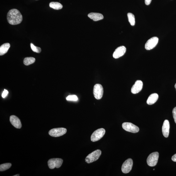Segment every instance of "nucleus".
<instances>
[{
	"label": "nucleus",
	"mask_w": 176,
	"mask_h": 176,
	"mask_svg": "<svg viewBox=\"0 0 176 176\" xmlns=\"http://www.w3.org/2000/svg\"><path fill=\"white\" fill-rule=\"evenodd\" d=\"M158 98V95L157 93H153L149 97L147 101V104L151 105L154 104L157 101Z\"/></svg>",
	"instance_id": "nucleus-16"
},
{
	"label": "nucleus",
	"mask_w": 176,
	"mask_h": 176,
	"mask_svg": "<svg viewBox=\"0 0 176 176\" xmlns=\"http://www.w3.org/2000/svg\"><path fill=\"white\" fill-rule=\"evenodd\" d=\"M67 131V129L64 128H55L51 129L49 131V134L51 136L58 137L64 135Z\"/></svg>",
	"instance_id": "nucleus-8"
},
{
	"label": "nucleus",
	"mask_w": 176,
	"mask_h": 176,
	"mask_svg": "<svg viewBox=\"0 0 176 176\" xmlns=\"http://www.w3.org/2000/svg\"><path fill=\"white\" fill-rule=\"evenodd\" d=\"M12 164L10 163H6L0 165V171H4L9 169L11 167Z\"/></svg>",
	"instance_id": "nucleus-21"
},
{
	"label": "nucleus",
	"mask_w": 176,
	"mask_h": 176,
	"mask_svg": "<svg viewBox=\"0 0 176 176\" xmlns=\"http://www.w3.org/2000/svg\"><path fill=\"white\" fill-rule=\"evenodd\" d=\"M172 160L173 161L176 162V154L172 156Z\"/></svg>",
	"instance_id": "nucleus-27"
},
{
	"label": "nucleus",
	"mask_w": 176,
	"mask_h": 176,
	"mask_svg": "<svg viewBox=\"0 0 176 176\" xmlns=\"http://www.w3.org/2000/svg\"><path fill=\"white\" fill-rule=\"evenodd\" d=\"M88 16L89 18L95 21L101 20L104 18L102 14L98 13H90L88 15Z\"/></svg>",
	"instance_id": "nucleus-15"
},
{
	"label": "nucleus",
	"mask_w": 176,
	"mask_h": 176,
	"mask_svg": "<svg viewBox=\"0 0 176 176\" xmlns=\"http://www.w3.org/2000/svg\"><path fill=\"white\" fill-rule=\"evenodd\" d=\"M19 176V175H14V176Z\"/></svg>",
	"instance_id": "nucleus-28"
},
{
	"label": "nucleus",
	"mask_w": 176,
	"mask_h": 176,
	"mask_svg": "<svg viewBox=\"0 0 176 176\" xmlns=\"http://www.w3.org/2000/svg\"><path fill=\"white\" fill-rule=\"evenodd\" d=\"M51 8L59 10L62 8V5L58 2H52L49 4Z\"/></svg>",
	"instance_id": "nucleus-18"
},
{
	"label": "nucleus",
	"mask_w": 176,
	"mask_h": 176,
	"mask_svg": "<svg viewBox=\"0 0 176 176\" xmlns=\"http://www.w3.org/2000/svg\"><path fill=\"white\" fill-rule=\"evenodd\" d=\"M158 41V38L154 37L151 38L147 41L145 45L146 50H150L155 48L157 45Z\"/></svg>",
	"instance_id": "nucleus-10"
},
{
	"label": "nucleus",
	"mask_w": 176,
	"mask_h": 176,
	"mask_svg": "<svg viewBox=\"0 0 176 176\" xmlns=\"http://www.w3.org/2000/svg\"><path fill=\"white\" fill-rule=\"evenodd\" d=\"M106 133V130L103 128H101L95 131L92 134L91 140L92 141H98L103 137Z\"/></svg>",
	"instance_id": "nucleus-5"
},
{
	"label": "nucleus",
	"mask_w": 176,
	"mask_h": 176,
	"mask_svg": "<svg viewBox=\"0 0 176 176\" xmlns=\"http://www.w3.org/2000/svg\"><path fill=\"white\" fill-rule=\"evenodd\" d=\"M102 151L97 150L89 154L85 159V161L88 163H90L96 161L101 156Z\"/></svg>",
	"instance_id": "nucleus-2"
},
{
	"label": "nucleus",
	"mask_w": 176,
	"mask_h": 176,
	"mask_svg": "<svg viewBox=\"0 0 176 176\" xmlns=\"http://www.w3.org/2000/svg\"><path fill=\"white\" fill-rule=\"evenodd\" d=\"M133 164V160L131 158H129L123 163L121 168L122 172L127 173L130 172L132 169Z\"/></svg>",
	"instance_id": "nucleus-9"
},
{
	"label": "nucleus",
	"mask_w": 176,
	"mask_h": 176,
	"mask_svg": "<svg viewBox=\"0 0 176 176\" xmlns=\"http://www.w3.org/2000/svg\"><path fill=\"white\" fill-rule=\"evenodd\" d=\"M143 87V82L141 80H137L131 88V92L133 94L138 93L141 91Z\"/></svg>",
	"instance_id": "nucleus-11"
},
{
	"label": "nucleus",
	"mask_w": 176,
	"mask_h": 176,
	"mask_svg": "<svg viewBox=\"0 0 176 176\" xmlns=\"http://www.w3.org/2000/svg\"><path fill=\"white\" fill-rule=\"evenodd\" d=\"M175 89H176V84H175Z\"/></svg>",
	"instance_id": "nucleus-29"
},
{
	"label": "nucleus",
	"mask_w": 176,
	"mask_h": 176,
	"mask_svg": "<svg viewBox=\"0 0 176 176\" xmlns=\"http://www.w3.org/2000/svg\"><path fill=\"white\" fill-rule=\"evenodd\" d=\"M152 0H145V3L147 5H148L151 3Z\"/></svg>",
	"instance_id": "nucleus-26"
},
{
	"label": "nucleus",
	"mask_w": 176,
	"mask_h": 176,
	"mask_svg": "<svg viewBox=\"0 0 176 176\" xmlns=\"http://www.w3.org/2000/svg\"><path fill=\"white\" fill-rule=\"evenodd\" d=\"M122 127L125 130L132 133H137L139 131L137 126L129 122H124L122 124Z\"/></svg>",
	"instance_id": "nucleus-6"
},
{
	"label": "nucleus",
	"mask_w": 176,
	"mask_h": 176,
	"mask_svg": "<svg viewBox=\"0 0 176 176\" xmlns=\"http://www.w3.org/2000/svg\"><path fill=\"white\" fill-rule=\"evenodd\" d=\"M7 19L9 24L16 25L20 24L22 21L23 17L18 9H12L7 14Z\"/></svg>",
	"instance_id": "nucleus-1"
},
{
	"label": "nucleus",
	"mask_w": 176,
	"mask_h": 176,
	"mask_svg": "<svg viewBox=\"0 0 176 176\" xmlns=\"http://www.w3.org/2000/svg\"><path fill=\"white\" fill-rule=\"evenodd\" d=\"M67 101H76L78 100V98L75 95H70L66 97Z\"/></svg>",
	"instance_id": "nucleus-23"
},
{
	"label": "nucleus",
	"mask_w": 176,
	"mask_h": 176,
	"mask_svg": "<svg viewBox=\"0 0 176 176\" xmlns=\"http://www.w3.org/2000/svg\"><path fill=\"white\" fill-rule=\"evenodd\" d=\"M93 94L95 98L97 100H100L102 98L104 94V88L102 85L96 84L94 85Z\"/></svg>",
	"instance_id": "nucleus-7"
},
{
	"label": "nucleus",
	"mask_w": 176,
	"mask_h": 176,
	"mask_svg": "<svg viewBox=\"0 0 176 176\" xmlns=\"http://www.w3.org/2000/svg\"><path fill=\"white\" fill-rule=\"evenodd\" d=\"M35 61V59L33 57H27L24 59V63L26 66H28L34 63Z\"/></svg>",
	"instance_id": "nucleus-19"
},
{
	"label": "nucleus",
	"mask_w": 176,
	"mask_h": 176,
	"mask_svg": "<svg viewBox=\"0 0 176 176\" xmlns=\"http://www.w3.org/2000/svg\"><path fill=\"white\" fill-rule=\"evenodd\" d=\"M10 121L11 124L16 128L20 129L22 127V124L18 117L14 115L11 116L10 117Z\"/></svg>",
	"instance_id": "nucleus-13"
},
{
	"label": "nucleus",
	"mask_w": 176,
	"mask_h": 176,
	"mask_svg": "<svg viewBox=\"0 0 176 176\" xmlns=\"http://www.w3.org/2000/svg\"><path fill=\"white\" fill-rule=\"evenodd\" d=\"M63 160L61 158H54L50 159L48 161V165L50 169H52L55 168H60L62 166Z\"/></svg>",
	"instance_id": "nucleus-4"
},
{
	"label": "nucleus",
	"mask_w": 176,
	"mask_h": 176,
	"mask_svg": "<svg viewBox=\"0 0 176 176\" xmlns=\"http://www.w3.org/2000/svg\"><path fill=\"white\" fill-rule=\"evenodd\" d=\"M30 46L31 49L33 52L39 53L41 52V49L40 47H37L34 45L32 43H31Z\"/></svg>",
	"instance_id": "nucleus-22"
},
{
	"label": "nucleus",
	"mask_w": 176,
	"mask_h": 176,
	"mask_svg": "<svg viewBox=\"0 0 176 176\" xmlns=\"http://www.w3.org/2000/svg\"><path fill=\"white\" fill-rule=\"evenodd\" d=\"M153 170H155V169H153Z\"/></svg>",
	"instance_id": "nucleus-30"
},
{
	"label": "nucleus",
	"mask_w": 176,
	"mask_h": 176,
	"mask_svg": "<svg viewBox=\"0 0 176 176\" xmlns=\"http://www.w3.org/2000/svg\"><path fill=\"white\" fill-rule=\"evenodd\" d=\"M170 127L169 121L167 120H165L163 122L162 127V132L163 136L166 138H167L169 135Z\"/></svg>",
	"instance_id": "nucleus-14"
},
{
	"label": "nucleus",
	"mask_w": 176,
	"mask_h": 176,
	"mask_svg": "<svg viewBox=\"0 0 176 176\" xmlns=\"http://www.w3.org/2000/svg\"><path fill=\"white\" fill-rule=\"evenodd\" d=\"M8 93V91L6 89H4L2 94V97L3 98L5 97Z\"/></svg>",
	"instance_id": "nucleus-25"
},
{
	"label": "nucleus",
	"mask_w": 176,
	"mask_h": 176,
	"mask_svg": "<svg viewBox=\"0 0 176 176\" xmlns=\"http://www.w3.org/2000/svg\"><path fill=\"white\" fill-rule=\"evenodd\" d=\"M173 118H174L176 124V107L173 109Z\"/></svg>",
	"instance_id": "nucleus-24"
},
{
	"label": "nucleus",
	"mask_w": 176,
	"mask_h": 176,
	"mask_svg": "<svg viewBox=\"0 0 176 176\" xmlns=\"http://www.w3.org/2000/svg\"><path fill=\"white\" fill-rule=\"evenodd\" d=\"M127 16H128L129 21L131 25L132 26L135 25V18L134 15L131 13H128L127 14Z\"/></svg>",
	"instance_id": "nucleus-20"
},
{
	"label": "nucleus",
	"mask_w": 176,
	"mask_h": 176,
	"mask_svg": "<svg viewBox=\"0 0 176 176\" xmlns=\"http://www.w3.org/2000/svg\"><path fill=\"white\" fill-rule=\"evenodd\" d=\"M126 48L125 46H122L117 48L113 54L114 58L117 59L123 56L125 53Z\"/></svg>",
	"instance_id": "nucleus-12"
},
{
	"label": "nucleus",
	"mask_w": 176,
	"mask_h": 176,
	"mask_svg": "<svg viewBox=\"0 0 176 176\" xmlns=\"http://www.w3.org/2000/svg\"><path fill=\"white\" fill-rule=\"evenodd\" d=\"M158 158L159 153L158 152L151 153L147 160L148 164L151 167L155 166L158 163Z\"/></svg>",
	"instance_id": "nucleus-3"
},
{
	"label": "nucleus",
	"mask_w": 176,
	"mask_h": 176,
	"mask_svg": "<svg viewBox=\"0 0 176 176\" xmlns=\"http://www.w3.org/2000/svg\"><path fill=\"white\" fill-rule=\"evenodd\" d=\"M10 47V45L8 43H5L1 45L0 47V55H3L6 53Z\"/></svg>",
	"instance_id": "nucleus-17"
}]
</instances>
